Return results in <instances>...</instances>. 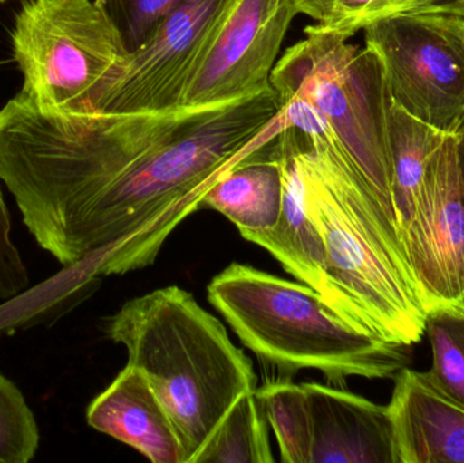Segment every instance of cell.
Masks as SVG:
<instances>
[{
  "label": "cell",
  "instance_id": "cell-1",
  "mask_svg": "<svg viewBox=\"0 0 464 463\" xmlns=\"http://www.w3.org/2000/svg\"><path fill=\"white\" fill-rule=\"evenodd\" d=\"M272 86L223 105L46 116L0 108V181L41 249L90 276L154 263L230 166L281 132Z\"/></svg>",
  "mask_w": 464,
  "mask_h": 463
},
{
  "label": "cell",
  "instance_id": "cell-2",
  "mask_svg": "<svg viewBox=\"0 0 464 463\" xmlns=\"http://www.w3.org/2000/svg\"><path fill=\"white\" fill-rule=\"evenodd\" d=\"M276 143L294 165L305 211L321 234L338 314L389 344H419L428 314L397 223L329 122L285 127Z\"/></svg>",
  "mask_w": 464,
  "mask_h": 463
},
{
  "label": "cell",
  "instance_id": "cell-3",
  "mask_svg": "<svg viewBox=\"0 0 464 463\" xmlns=\"http://www.w3.org/2000/svg\"><path fill=\"white\" fill-rule=\"evenodd\" d=\"M105 333L151 383L179 432L185 463L196 462L235 402L256 391L250 359L179 285L130 299L106 320Z\"/></svg>",
  "mask_w": 464,
  "mask_h": 463
},
{
  "label": "cell",
  "instance_id": "cell-4",
  "mask_svg": "<svg viewBox=\"0 0 464 463\" xmlns=\"http://www.w3.org/2000/svg\"><path fill=\"white\" fill-rule=\"evenodd\" d=\"M207 296L240 342L280 371L315 370L343 383L394 380L411 363L409 348L357 331L313 288L246 264L223 269Z\"/></svg>",
  "mask_w": 464,
  "mask_h": 463
},
{
  "label": "cell",
  "instance_id": "cell-5",
  "mask_svg": "<svg viewBox=\"0 0 464 463\" xmlns=\"http://www.w3.org/2000/svg\"><path fill=\"white\" fill-rule=\"evenodd\" d=\"M304 33L276 63L270 86L278 102L304 101L329 122L398 226L387 132L392 101L381 60L318 24Z\"/></svg>",
  "mask_w": 464,
  "mask_h": 463
},
{
  "label": "cell",
  "instance_id": "cell-6",
  "mask_svg": "<svg viewBox=\"0 0 464 463\" xmlns=\"http://www.w3.org/2000/svg\"><path fill=\"white\" fill-rule=\"evenodd\" d=\"M11 43L19 92L46 116L95 113L128 54L95 0H24Z\"/></svg>",
  "mask_w": 464,
  "mask_h": 463
},
{
  "label": "cell",
  "instance_id": "cell-7",
  "mask_svg": "<svg viewBox=\"0 0 464 463\" xmlns=\"http://www.w3.org/2000/svg\"><path fill=\"white\" fill-rule=\"evenodd\" d=\"M390 101L446 135L464 124V16L403 11L364 29Z\"/></svg>",
  "mask_w": 464,
  "mask_h": 463
},
{
  "label": "cell",
  "instance_id": "cell-8",
  "mask_svg": "<svg viewBox=\"0 0 464 463\" xmlns=\"http://www.w3.org/2000/svg\"><path fill=\"white\" fill-rule=\"evenodd\" d=\"M237 0H189L166 16L135 51L98 103V114L162 111L182 106Z\"/></svg>",
  "mask_w": 464,
  "mask_h": 463
},
{
  "label": "cell",
  "instance_id": "cell-9",
  "mask_svg": "<svg viewBox=\"0 0 464 463\" xmlns=\"http://www.w3.org/2000/svg\"><path fill=\"white\" fill-rule=\"evenodd\" d=\"M400 236L428 317H464V193L457 136H447L430 159L416 211Z\"/></svg>",
  "mask_w": 464,
  "mask_h": 463
},
{
  "label": "cell",
  "instance_id": "cell-10",
  "mask_svg": "<svg viewBox=\"0 0 464 463\" xmlns=\"http://www.w3.org/2000/svg\"><path fill=\"white\" fill-rule=\"evenodd\" d=\"M297 14L294 0H237L182 106L223 105L269 89L270 73Z\"/></svg>",
  "mask_w": 464,
  "mask_h": 463
},
{
  "label": "cell",
  "instance_id": "cell-11",
  "mask_svg": "<svg viewBox=\"0 0 464 463\" xmlns=\"http://www.w3.org/2000/svg\"><path fill=\"white\" fill-rule=\"evenodd\" d=\"M387 410L394 463H464V405L428 371L401 370Z\"/></svg>",
  "mask_w": 464,
  "mask_h": 463
},
{
  "label": "cell",
  "instance_id": "cell-12",
  "mask_svg": "<svg viewBox=\"0 0 464 463\" xmlns=\"http://www.w3.org/2000/svg\"><path fill=\"white\" fill-rule=\"evenodd\" d=\"M310 463H394L389 410L345 389L302 383Z\"/></svg>",
  "mask_w": 464,
  "mask_h": 463
},
{
  "label": "cell",
  "instance_id": "cell-13",
  "mask_svg": "<svg viewBox=\"0 0 464 463\" xmlns=\"http://www.w3.org/2000/svg\"><path fill=\"white\" fill-rule=\"evenodd\" d=\"M92 429L125 443L152 463H185L176 426L146 375L127 364L86 410Z\"/></svg>",
  "mask_w": 464,
  "mask_h": 463
},
{
  "label": "cell",
  "instance_id": "cell-14",
  "mask_svg": "<svg viewBox=\"0 0 464 463\" xmlns=\"http://www.w3.org/2000/svg\"><path fill=\"white\" fill-rule=\"evenodd\" d=\"M275 138L223 171L201 198L200 208L227 217L247 241L272 230L280 219L283 176Z\"/></svg>",
  "mask_w": 464,
  "mask_h": 463
},
{
  "label": "cell",
  "instance_id": "cell-15",
  "mask_svg": "<svg viewBox=\"0 0 464 463\" xmlns=\"http://www.w3.org/2000/svg\"><path fill=\"white\" fill-rule=\"evenodd\" d=\"M275 151L283 176L280 219L272 230L254 236L250 242L269 252L297 282L321 294L337 313L334 294L327 276L324 242L305 211L299 177L289 158L278 149L276 138Z\"/></svg>",
  "mask_w": 464,
  "mask_h": 463
},
{
  "label": "cell",
  "instance_id": "cell-16",
  "mask_svg": "<svg viewBox=\"0 0 464 463\" xmlns=\"http://www.w3.org/2000/svg\"><path fill=\"white\" fill-rule=\"evenodd\" d=\"M387 132L392 201L401 231L409 225L416 211L417 198L430 159L449 135L414 119L392 102L387 111Z\"/></svg>",
  "mask_w": 464,
  "mask_h": 463
},
{
  "label": "cell",
  "instance_id": "cell-17",
  "mask_svg": "<svg viewBox=\"0 0 464 463\" xmlns=\"http://www.w3.org/2000/svg\"><path fill=\"white\" fill-rule=\"evenodd\" d=\"M269 424L256 391L240 397L195 463H272Z\"/></svg>",
  "mask_w": 464,
  "mask_h": 463
},
{
  "label": "cell",
  "instance_id": "cell-18",
  "mask_svg": "<svg viewBox=\"0 0 464 463\" xmlns=\"http://www.w3.org/2000/svg\"><path fill=\"white\" fill-rule=\"evenodd\" d=\"M256 397L275 432L281 461L310 463V421L302 383L273 381L256 388Z\"/></svg>",
  "mask_w": 464,
  "mask_h": 463
},
{
  "label": "cell",
  "instance_id": "cell-19",
  "mask_svg": "<svg viewBox=\"0 0 464 463\" xmlns=\"http://www.w3.org/2000/svg\"><path fill=\"white\" fill-rule=\"evenodd\" d=\"M432 350V367L428 374L441 391L464 405V317L436 313L427 321Z\"/></svg>",
  "mask_w": 464,
  "mask_h": 463
},
{
  "label": "cell",
  "instance_id": "cell-20",
  "mask_svg": "<svg viewBox=\"0 0 464 463\" xmlns=\"http://www.w3.org/2000/svg\"><path fill=\"white\" fill-rule=\"evenodd\" d=\"M40 448V429L15 383L0 374V463H27Z\"/></svg>",
  "mask_w": 464,
  "mask_h": 463
},
{
  "label": "cell",
  "instance_id": "cell-21",
  "mask_svg": "<svg viewBox=\"0 0 464 463\" xmlns=\"http://www.w3.org/2000/svg\"><path fill=\"white\" fill-rule=\"evenodd\" d=\"M297 13L327 32L351 38L382 16L394 14L397 0H294Z\"/></svg>",
  "mask_w": 464,
  "mask_h": 463
},
{
  "label": "cell",
  "instance_id": "cell-22",
  "mask_svg": "<svg viewBox=\"0 0 464 463\" xmlns=\"http://www.w3.org/2000/svg\"><path fill=\"white\" fill-rule=\"evenodd\" d=\"M189 0H95L124 41L128 52L138 49L158 24Z\"/></svg>",
  "mask_w": 464,
  "mask_h": 463
},
{
  "label": "cell",
  "instance_id": "cell-23",
  "mask_svg": "<svg viewBox=\"0 0 464 463\" xmlns=\"http://www.w3.org/2000/svg\"><path fill=\"white\" fill-rule=\"evenodd\" d=\"M29 287V272L11 239V217L0 189V301H10Z\"/></svg>",
  "mask_w": 464,
  "mask_h": 463
},
{
  "label": "cell",
  "instance_id": "cell-24",
  "mask_svg": "<svg viewBox=\"0 0 464 463\" xmlns=\"http://www.w3.org/2000/svg\"><path fill=\"white\" fill-rule=\"evenodd\" d=\"M403 11H432L464 16V0H397L394 14Z\"/></svg>",
  "mask_w": 464,
  "mask_h": 463
},
{
  "label": "cell",
  "instance_id": "cell-25",
  "mask_svg": "<svg viewBox=\"0 0 464 463\" xmlns=\"http://www.w3.org/2000/svg\"><path fill=\"white\" fill-rule=\"evenodd\" d=\"M455 136H457V154L458 165H459L460 182H462L464 193V124Z\"/></svg>",
  "mask_w": 464,
  "mask_h": 463
},
{
  "label": "cell",
  "instance_id": "cell-26",
  "mask_svg": "<svg viewBox=\"0 0 464 463\" xmlns=\"http://www.w3.org/2000/svg\"><path fill=\"white\" fill-rule=\"evenodd\" d=\"M0 2H5V0H0Z\"/></svg>",
  "mask_w": 464,
  "mask_h": 463
}]
</instances>
